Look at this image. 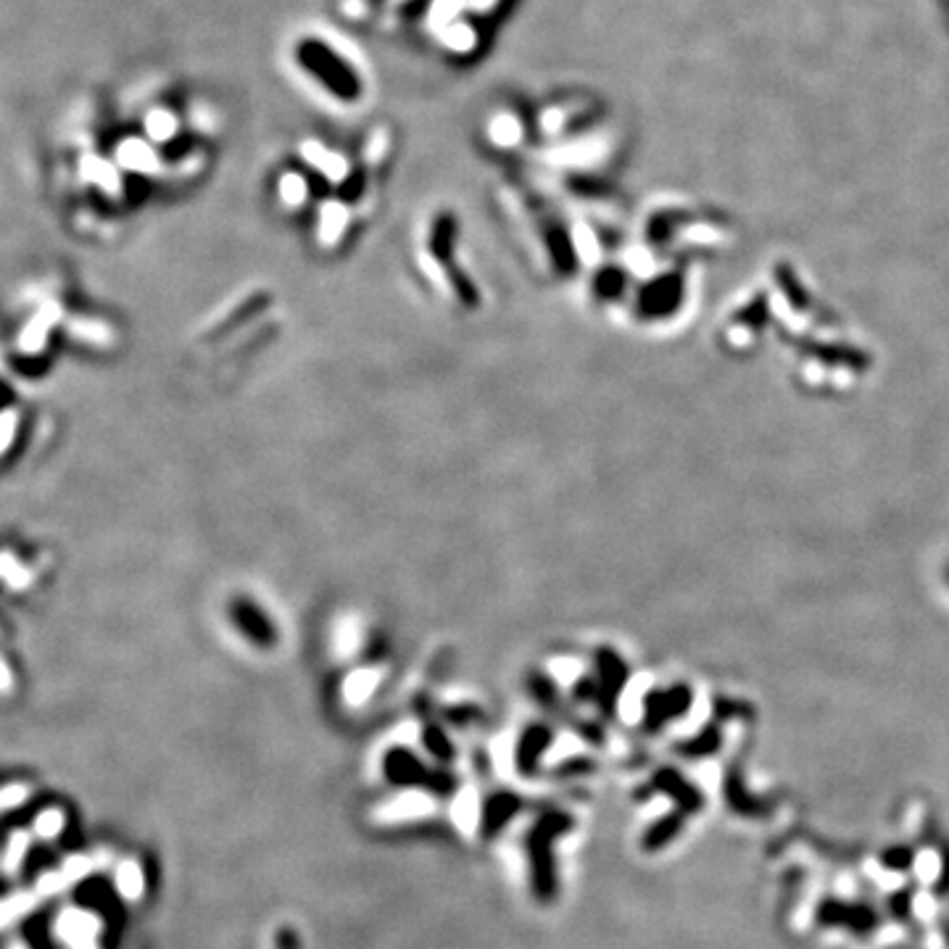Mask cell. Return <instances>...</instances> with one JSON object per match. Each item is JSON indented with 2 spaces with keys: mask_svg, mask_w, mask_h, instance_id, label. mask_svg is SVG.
I'll list each match as a JSON object with an SVG mask.
<instances>
[{
  "mask_svg": "<svg viewBox=\"0 0 949 949\" xmlns=\"http://www.w3.org/2000/svg\"><path fill=\"white\" fill-rule=\"evenodd\" d=\"M285 66L293 79L335 111H356L370 101L372 77L365 53L346 35L324 24L296 29L285 40Z\"/></svg>",
  "mask_w": 949,
  "mask_h": 949,
  "instance_id": "2",
  "label": "cell"
},
{
  "mask_svg": "<svg viewBox=\"0 0 949 949\" xmlns=\"http://www.w3.org/2000/svg\"><path fill=\"white\" fill-rule=\"evenodd\" d=\"M220 135L217 103L177 79H140L90 98L61 135V161L79 183L114 185L198 170Z\"/></svg>",
  "mask_w": 949,
  "mask_h": 949,
  "instance_id": "1",
  "label": "cell"
},
{
  "mask_svg": "<svg viewBox=\"0 0 949 949\" xmlns=\"http://www.w3.org/2000/svg\"><path fill=\"white\" fill-rule=\"evenodd\" d=\"M678 828H680V821H678V817H665V821L657 823V826H654V828L649 830V834H646V839H644L646 849H660L662 845H665L667 839H670V836H676V834H678Z\"/></svg>",
  "mask_w": 949,
  "mask_h": 949,
  "instance_id": "6",
  "label": "cell"
},
{
  "mask_svg": "<svg viewBox=\"0 0 949 949\" xmlns=\"http://www.w3.org/2000/svg\"><path fill=\"white\" fill-rule=\"evenodd\" d=\"M567 826L565 817H546L533 834V863H535V889L541 897L554 895V878H552V858H549V845H552L554 834Z\"/></svg>",
  "mask_w": 949,
  "mask_h": 949,
  "instance_id": "4",
  "label": "cell"
},
{
  "mask_svg": "<svg viewBox=\"0 0 949 949\" xmlns=\"http://www.w3.org/2000/svg\"><path fill=\"white\" fill-rule=\"evenodd\" d=\"M520 0H417L398 33L454 66H472L491 51Z\"/></svg>",
  "mask_w": 949,
  "mask_h": 949,
  "instance_id": "3",
  "label": "cell"
},
{
  "mask_svg": "<svg viewBox=\"0 0 949 949\" xmlns=\"http://www.w3.org/2000/svg\"><path fill=\"white\" fill-rule=\"evenodd\" d=\"M517 810V799L515 797H496L491 799L489 810H485V823H489V830L502 826L507 817Z\"/></svg>",
  "mask_w": 949,
  "mask_h": 949,
  "instance_id": "5",
  "label": "cell"
}]
</instances>
